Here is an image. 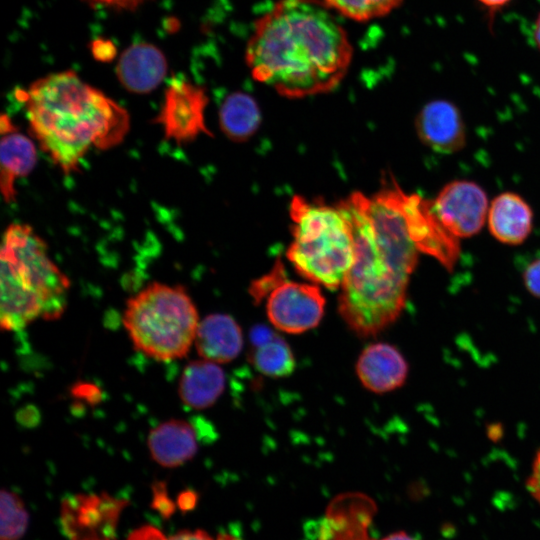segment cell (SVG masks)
Instances as JSON below:
<instances>
[{
  "instance_id": "25",
  "label": "cell",
  "mask_w": 540,
  "mask_h": 540,
  "mask_svg": "<svg viewBox=\"0 0 540 540\" xmlns=\"http://www.w3.org/2000/svg\"><path fill=\"white\" fill-rule=\"evenodd\" d=\"M285 278V268L283 263L278 260L270 272L251 283L249 293L255 303H261V301L264 298H267L271 291Z\"/></svg>"
},
{
  "instance_id": "3",
  "label": "cell",
  "mask_w": 540,
  "mask_h": 540,
  "mask_svg": "<svg viewBox=\"0 0 540 540\" xmlns=\"http://www.w3.org/2000/svg\"><path fill=\"white\" fill-rule=\"evenodd\" d=\"M31 135L66 174L92 148L107 150L128 133L127 110L74 71L48 74L20 93Z\"/></svg>"
},
{
  "instance_id": "18",
  "label": "cell",
  "mask_w": 540,
  "mask_h": 540,
  "mask_svg": "<svg viewBox=\"0 0 540 540\" xmlns=\"http://www.w3.org/2000/svg\"><path fill=\"white\" fill-rule=\"evenodd\" d=\"M147 446L157 464L166 468L178 467L195 456L198 450L196 431L185 420L170 419L149 432Z\"/></svg>"
},
{
  "instance_id": "15",
  "label": "cell",
  "mask_w": 540,
  "mask_h": 540,
  "mask_svg": "<svg viewBox=\"0 0 540 540\" xmlns=\"http://www.w3.org/2000/svg\"><path fill=\"white\" fill-rule=\"evenodd\" d=\"M167 73V61L156 46L137 43L128 47L116 66L117 77L128 91L145 94L156 89Z\"/></svg>"
},
{
  "instance_id": "20",
  "label": "cell",
  "mask_w": 540,
  "mask_h": 540,
  "mask_svg": "<svg viewBox=\"0 0 540 540\" xmlns=\"http://www.w3.org/2000/svg\"><path fill=\"white\" fill-rule=\"evenodd\" d=\"M261 122L259 107L250 95L235 92L227 96L219 110L220 128L235 142L248 140Z\"/></svg>"
},
{
  "instance_id": "32",
  "label": "cell",
  "mask_w": 540,
  "mask_h": 540,
  "mask_svg": "<svg viewBox=\"0 0 540 540\" xmlns=\"http://www.w3.org/2000/svg\"><path fill=\"white\" fill-rule=\"evenodd\" d=\"M381 540H418V539L411 536V535H409L406 532L398 531V532L392 533V534L384 537Z\"/></svg>"
},
{
  "instance_id": "24",
  "label": "cell",
  "mask_w": 540,
  "mask_h": 540,
  "mask_svg": "<svg viewBox=\"0 0 540 540\" xmlns=\"http://www.w3.org/2000/svg\"><path fill=\"white\" fill-rule=\"evenodd\" d=\"M127 540H235L230 535L211 536L203 530L180 531L176 534L166 536L157 528L151 525H144L135 529Z\"/></svg>"
},
{
  "instance_id": "21",
  "label": "cell",
  "mask_w": 540,
  "mask_h": 540,
  "mask_svg": "<svg viewBox=\"0 0 540 540\" xmlns=\"http://www.w3.org/2000/svg\"><path fill=\"white\" fill-rule=\"evenodd\" d=\"M249 359L260 373L269 377L288 376L295 368V358L290 346L274 332L252 343Z\"/></svg>"
},
{
  "instance_id": "23",
  "label": "cell",
  "mask_w": 540,
  "mask_h": 540,
  "mask_svg": "<svg viewBox=\"0 0 540 540\" xmlns=\"http://www.w3.org/2000/svg\"><path fill=\"white\" fill-rule=\"evenodd\" d=\"M403 0H323L341 14L357 20L367 21L387 15L401 5Z\"/></svg>"
},
{
  "instance_id": "1",
  "label": "cell",
  "mask_w": 540,
  "mask_h": 540,
  "mask_svg": "<svg viewBox=\"0 0 540 540\" xmlns=\"http://www.w3.org/2000/svg\"><path fill=\"white\" fill-rule=\"evenodd\" d=\"M339 204L351 222L354 260L340 287L338 312L356 335L375 336L403 311L421 254L407 193L392 179L370 197L354 192Z\"/></svg>"
},
{
  "instance_id": "5",
  "label": "cell",
  "mask_w": 540,
  "mask_h": 540,
  "mask_svg": "<svg viewBox=\"0 0 540 540\" xmlns=\"http://www.w3.org/2000/svg\"><path fill=\"white\" fill-rule=\"evenodd\" d=\"M292 242L287 258L310 282L334 290L341 287L354 260L351 222L340 204L294 196L289 206Z\"/></svg>"
},
{
  "instance_id": "19",
  "label": "cell",
  "mask_w": 540,
  "mask_h": 540,
  "mask_svg": "<svg viewBox=\"0 0 540 540\" xmlns=\"http://www.w3.org/2000/svg\"><path fill=\"white\" fill-rule=\"evenodd\" d=\"M226 376L218 363L200 359L189 362L183 369L178 394L189 408L202 410L211 407L224 392Z\"/></svg>"
},
{
  "instance_id": "22",
  "label": "cell",
  "mask_w": 540,
  "mask_h": 540,
  "mask_svg": "<svg viewBox=\"0 0 540 540\" xmlns=\"http://www.w3.org/2000/svg\"><path fill=\"white\" fill-rule=\"evenodd\" d=\"M28 525V513L19 496L9 490L0 493V537L1 540H16Z\"/></svg>"
},
{
  "instance_id": "7",
  "label": "cell",
  "mask_w": 540,
  "mask_h": 540,
  "mask_svg": "<svg viewBox=\"0 0 540 540\" xmlns=\"http://www.w3.org/2000/svg\"><path fill=\"white\" fill-rule=\"evenodd\" d=\"M208 97L205 90L187 80L173 79L154 122L159 124L167 140L185 144L200 134H210L205 124Z\"/></svg>"
},
{
  "instance_id": "12",
  "label": "cell",
  "mask_w": 540,
  "mask_h": 540,
  "mask_svg": "<svg viewBox=\"0 0 540 540\" xmlns=\"http://www.w3.org/2000/svg\"><path fill=\"white\" fill-rule=\"evenodd\" d=\"M421 142L435 152L452 154L466 144V128L459 108L445 99L425 104L415 121Z\"/></svg>"
},
{
  "instance_id": "31",
  "label": "cell",
  "mask_w": 540,
  "mask_h": 540,
  "mask_svg": "<svg viewBox=\"0 0 540 540\" xmlns=\"http://www.w3.org/2000/svg\"><path fill=\"white\" fill-rule=\"evenodd\" d=\"M481 5L486 7L489 10L496 11L504 6H506L508 3H510L512 0H477Z\"/></svg>"
},
{
  "instance_id": "13",
  "label": "cell",
  "mask_w": 540,
  "mask_h": 540,
  "mask_svg": "<svg viewBox=\"0 0 540 540\" xmlns=\"http://www.w3.org/2000/svg\"><path fill=\"white\" fill-rule=\"evenodd\" d=\"M408 363L394 346L377 342L367 346L356 363L361 384L369 391L383 394L401 387L408 376Z\"/></svg>"
},
{
  "instance_id": "10",
  "label": "cell",
  "mask_w": 540,
  "mask_h": 540,
  "mask_svg": "<svg viewBox=\"0 0 540 540\" xmlns=\"http://www.w3.org/2000/svg\"><path fill=\"white\" fill-rule=\"evenodd\" d=\"M432 206L445 228L459 239L477 234L489 210L485 190L476 182L463 179L445 184L432 200Z\"/></svg>"
},
{
  "instance_id": "27",
  "label": "cell",
  "mask_w": 540,
  "mask_h": 540,
  "mask_svg": "<svg viewBox=\"0 0 540 540\" xmlns=\"http://www.w3.org/2000/svg\"><path fill=\"white\" fill-rule=\"evenodd\" d=\"M71 393L75 398L84 400L90 404H97L102 398L99 388L88 382L75 383L72 386Z\"/></svg>"
},
{
  "instance_id": "8",
  "label": "cell",
  "mask_w": 540,
  "mask_h": 540,
  "mask_svg": "<svg viewBox=\"0 0 540 540\" xmlns=\"http://www.w3.org/2000/svg\"><path fill=\"white\" fill-rule=\"evenodd\" d=\"M325 298L314 283L283 279L267 296L271 324L289 334H301L318 326L324 315Z\"/></svg>"
},
{
  "instance_id": "29",
  "label": "cell",
  "mask_w": 540,
  "mask_h": 540,
  "mask_svg": "<svg viewBox=\"0 0 540 540\" xmlns=\"http://www.w3.org/2000/svg\"><path fill=\"white\" fill-rule=\"evenodd\" d=\"M527 490L540 505V449L536 453L531 473L527 479Z\"/></svg>"
},
{
  "instance_id": "16",
  "label": "cell",
  "mask_w": 540,
  "mask_h": 540,
  "mask_svg": "<svg viewBox=\"0 0 540 540\" xmlns=\"http://www.w3.org/2000/svg\"><path fill=\"white\" fill-rule=\"evenodd\" d=\"M194 343L202 359L223 364L239 355L243 347V334L230 315L210 314L199 322Z\"/></svg>"
},
{
  "instance_id": "17",
  "label": "cell",
  "mask_w": 540,
  "mask_h": 540,
  "mask_svg": "<svg viewBox=\"0 0 540 540\" xmlns=\"http://www.w3.org/2000/svg\"><path fill=\"white\" fill-rule=\"evenodd\" d=\"M488 228L501 243L520 245L530 235L533 211L523 197L514 192L497 195L489 205Z\"/></svg>"
},
{
  "instance_id": "6",
  "label": "cell",
  "mask_w": 540,
  "mask_h": 540,
  "mask_svg": "<svg viewBox=\"0 0 540 540\" xmlns=\"http://www.w3.org/2000/svg\"><path fill=\"white\" fill-rule=\"evenodd\" d=\"M122 321L135 349L159 361L185 357L200 322L184 287L159 282L127 300Z\"/></svg>"
},
{
  "instance_id": "4",
  "label": "cell",
  "mask_w": 540,
  "mask_h": 540,
  "mask_svg": "<svg viewBox=\"0 0 540 540\" xmlns=\"http://www.w3.org/2000/svg\"><path fill=\"white\" fill-rule=\"evenodd\" d=\"M0 263L2 330L16 331L40 318L50 321L62 316L70 281L31 226L12 223L6 228Z\"/></svg>"
},
{
  "instance_id": "11",
  "label": "cell",
  "mask_w": 540,
  "mask_h": 540,
  "mask_svg": "<svg viewBox=\"0 0 540 540\" xmlns=\"http://www.w3.org/2000/svg\"><path fill=\"white\" fill-rule=\"evenodd\" d=\"M413 236L421 253L435 258L452 271L460 255L459 238L450 233L436 215L432 200L418 194L407 195Z\"/></svg>"
},
{
  "instance_id": "14",
  "label": "cell",
  "mask_w": 540,
  "mask_h": 540,
  "mask_svg": "<svg viewBox=\"0 0 540 540\" xmlns=\"http://www.w3.org/2000/svg\"><path fill=\"white\" fill-rule=\"evenodd\" d=\"M0 188L3 199L11 203L16 197V181L31 173L37 162L34 142L20 133L9 116L0 121Z\"/></svg>"
},
{
  "instance_id": "2",
  "label": "cell",
  "mask_w": 540,
  "mask_h": 540,
  "mask_svg": "<svg viewBox=\"0 0 540 540\" xmlns=\"http://www.w3.org/2000/svg\"><path fill=\"white\" fill-rule=\"evenodd\" d=\"M351 59L346 31L318 0L278 1L256 21L246 48L253 77L288 98L333 90Z\"/></svg>"
},
{
  "instance_id": "26",
  "label": "cell",
  "mask_w": 540,
  "mask_h": 540,
  "mask_svg": "<svg viewBox=\"0 0 540 540\" xmlns=\"http://www.w3.org/2000/svg\"><path fill=\"white\" fill-rule=\"evenodd\" d=\"M523 283L528 292L540 298V257L530 261L522 273Z\"/></svg>"
},
{
  "instance_id": "33",
  "label": "cell",
  "mask_w": 540,
  "mask_h": 540,
  "mask_svg": "<svg viewBox=\"0 0 540 540\" xmlns=\"http://www.w3.org/2000/svg\"><path fill=\"white\" fill-rule=\"evenodd\" d=\"M533 38H534L536 47L540 51V12L538 13L535 23H534Z\"/></svg>"
},
{
  "instance_id": "28",
  "label": "cell",
  "mask_w": 540,
  "mask_h": 540,
  "mask_svg": "<svg viewBox=\"0 0 540 540\" xmlns=\"http://www.w3.org/2000/svg\"><path fill=\"white\" fill-rule=\"evenodd\" d=\"M91 52L97 60L108 62L116 55V48L109 40L95 39L91 44Z\"/></svg>"
},
{
  "instance_id": "30",
  "label": "cell",
  "mask_w": 540,
  "mask_h": 540,
  "mask_svg": "<svg viewBox=\"0 0 540 540\" xmlns=\"http://www.w3.org/2000/svg\"><path fill=\"white\" fill-rule=\"evenodd\" d=\"M89 4L113 9H133L144 0H84Z\"/></svg>"
},
{
  "instance_id": "9",
  "label": "cell",
  "mask_w": 540,
  "mask_h": 540,
  "mask_svg": "<svg viewBox=\"0 0 540 540\" xmlns=\"http://www.w3.org/2000/svg\"><path fill=\"white\" fill-rule=\"evenodd\" d=\"M126 504L107 493L67 497L61 505L64 533L70 540H114Z\"/></svg>"
}]
</instances>
